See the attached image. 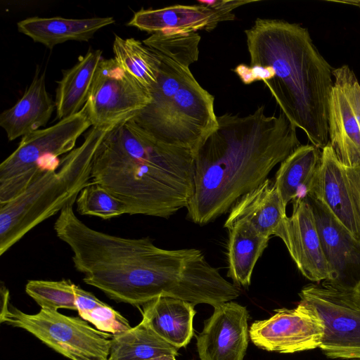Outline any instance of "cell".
<instances>
[{
  "instance_id": "d6a6232c",
  "label": "cell",
  "mask_w": 360,
  "mask_h": 360,
  "mask_svg": "<svg viewBox=\"0 0 360 360\" xmlns=\"http://www.w3.org/2000/svg\"><path fill=\"white\" fill-rule=\"evenodd\" d=\"M174 355H162L158 357L149 359L147 360H176Z\"/></svg>"
},
{
  "instance_id": "1f68e13d",
  "label": "cell",
  "mask_w": 360,
  "mask_h": 360,
  "mask_svg": "<svg viewBox=\"0 0 360 360\" xmlns=\"http://www.w3.org/2000/svg\"><path fill=\"white\" fill-rule=\"evenodd\" d=\"M352 296L355 304L360 309V281L352 288Z\"/></svg>"
},
{
  "instance_id": "7402d4cb",
  "label": "cell",
  "mask_w": 360,
  "mask_h": 360,
  "mask_svg": "<svg viewBox=\"0 0 360 360\" xmlns=\"http://www.w3.org/2000/svg\"><path fill=\"white\" fill-rule=\"evenodd\" d=\"M321 152L312 144L300 145L281 163L274 182L286 207L310 193Z\"/></svg>"
},
{
  "instance_id": "f1b7e54d",
  "label": "cell",
  "mask_w": 360,
  "mask_h": 360,
  "mask_svg": "<svg viewBox=\"0 0 360 360\" xmlns=\"http://www.w3.org/2000/svg\"><path fill=\"white\" fill-rule=\"evenodd\" d=\"M79 316L97 330L111 335H117L132 328L124 316L105 302Z\"/></svg>"
},
{
  "instance_id": "83f0119b",
  "label": "cell",
  "mask_w": 360,
  "mask_h": 360,
  "mask_svg": "<svg viewBox=\"0 0 360 360\" xmlns=\"http://www.w3.org/2000/svg\"><path fill=\"white\" fill-rule=\"evenodd\" d=\"M75 202L77 210L81 215L110 219L129 214V208L124 202L101 185L92 181L82 190Z\"/></svg>"
},
{
  "instance_id": "30bf717a",
  "label": "cell",
  "mask_w": 360,
  "mask_h": 360,
  "mask_svg": "<svg viewBox=\"0 0 360 360\" xmlns=\"http://www.w3.org/2000/svg\"><path fill=\"white\" fill-rule=\"evenodd\" d=\"M152 101L150 91L114 58L99 64L84 108L92 127H109L135 116Z\"/></svg>"
},
{
  "instance_id": "603a6c76",
  "label": "cell",
  "mask_w": 360,
  "mask_h": 360,
  "mask_svg": "<svg viewBox=\"0 0 360 360\" xmlns=\"http://www.w3.org/2000/svg\"><path fill=\"white\" fill-rule=\"evenodd\" d=\"M102 51L89 49L78 58L77 63L63 71L58 82L56 109L59 120L79 112L88 99L96 70L101 60Z\"/></svg>"
},
{
  "instance_id": "277c9868",
  "label": "cell",
  "mask_w": 360,
  "mask_h": 360,
  "mask_svg": "<svg viewBox=\"0 0 360 360\" xmlns=\"http://www.w3.org/2000/svg\"><path fill=\"white\" fill-rule=\"evenodd\" d=\"M250 65L270 66L264 81L287 119L312 145L329 143L328 105L333 68L314 44L308 30L283 20L257 18L245 30Z\"/></svg>"
},
{
  "instance_id": "d6986e66",
  "label": "cell",
  "mask_w": 360,
  "mask_h": 360,
  "mask_svg": "<svg viewBox=\"0 0 360 360\" xmlns=\"http://www.w3.org/2000/svg\"><path fill=\"white\" fill-rule=\"evenodd\" d=\"M141 307V321L163 340L179 349L190 342L193 336L195 304L159 297Z\"/></svg>"
},
{
  "instance_id": "9a60e30c",
  "label": "cell",
  "mask_w": 360,
  "mask_h": 360,
  "mask_svg": "<svg viewBox=\"0 0 360 360\" xmlns=\"http://www.w3.org/2000/svg\"><path fill=\"white\" fill-rule=\"evenodd\" d=\"M323 250L333 271L332 282L353 288L360 281V239L321 201L309 195Z\"/></svg>"
},
{
  "instance_id": "ac0fdd59",
  "label": "cell",
  "mask_w": 360,
  "mask_h": 360,
  "mask_svg": "<svg viewBox=\"0 0 360 360\" xmlns=\"http://www.w3.org/2000/svg\"><path fill=\"white\" fill-rule=\"evenodd\" d=\"M55 108L46 90V73L38 67L22 96L0 115V125L8 139L13 141L46 126Z\"/></svg>"
},
{
  "instance_id": "484cf974",
  "label": "cell",
  "mask_w": 360,
  "mask_h": 360,
  "mask_svg": "<svg viewBox=\"0 0 360 360\" xmlns=\"http://www.w3.org/2000/svg\"><path fill=\"white\" fill-rule=\"evenodd\" d=\"M112 50L118 65L151 92L158 84L160 72L158 57L143 42L134 38L123 39L117 34Z\"/></svg>"
},
{
  "instance_id": "cb8c5ba5",
  "label": "cell",
  "mask_w": 360,
  "mask_h": 360,
  "mask_svg": "<svg viewBox=\"0 0 360 360\" xmlns=\"http://www.w3.org/2000/svg\"><path fill=\"white\" fill-rule=\"evenodd\" d=\"M228 230L227 276L235 285L248 287L255 266L268 246L270 238L260 235L244 221L236 222Z\"/></svg>"
},
{
  "instance_id": "8992f818",
  "label": "cell",
  "mask_w": 360,
  "mask_h": 360,
  "mask_svg": "<svg viewBox=\"0 0 360 360\" xmlns=\"http://www.w3.org/2000/svg\"><path fill=\"white\" fill-rule=\"evenodd\" d=\"M84 107L77 113L22 137L17 148L0 165V204L23 192L40 174L56 170L58 157L72 151L90 127Z\"/></svg>"
},
{
  "instance_id": "5bb4252c",
  "label": "cell",
  "mask_w": 360,
  "mask_h": 360,
  "mask_svg": "<svg viewBox=\"0 0 360 360\" xmlns=\"http://www.w3.org/2000/svg\"><path fill=\"white\" fill-rule=\"evenodd\" d=\"M245 307L229 301L214 307L197 336L200 360H243L249 340Z\"/></svg>"
},
{
  "instance_id": "f546056e",
  "label": "cell",
  "mask_w": 360,
  "mask_h": 360,
  "mask_svg": "<svg viewBox=\"0 0 360 360\" xmlns=\"http://www.w3.org/2000/svg\"><path fill=\"white\" fill-rule=\"evenodd\" d=\"M345 177L360 234V165L352 168L345 167Z\"/></svg>"
},
{
  "instance_id": "4dcf8cb0",
  "label": "cell",
  "mask_w": 360,
  "mask_h": 360,
  "mask_svg": "<svg viewBox=\"0 0 360 360\" xmlns=\"http://www.w3.org/2000/svg\"><path fill=\"white\" fill-rule=\"evenodd\" d=\"M103 303V302L98 299L91 292L84 290L79 286L78 287L77 290L76 306L79 314L91 310Z\"/></svg>"
},
{
  "instance_id": "4fadbf2b",
  "label": "cell",
  "mask_w": 360,
  "mask_h": 360,
  "mask_svg": "<svg viewBox=\"0 0 360 360\" xmlns=\"http://www.w3.org/2000/svg\"><path fill=\"white\" fill-rule=\"evenodd\" d=\"M274 236L284 243L301 274L320 283L332 281L333 271L324 254L316 219L307 198L292 202V213L279 224Z\"/></svg>"
},
{
  "instance_id": "7a4b0ae2",
  "label": "cell",
  "mask_w": 360,
  "mask_h": 360,
  "mask_svg": "<svg viewBox=\"0 0 360 360\" xmlns=\"http://www.w3.org/2000/svg\"><path fill=\"white\" fill-rule=\"evenodd\" d=\"M193 150L162 143L129 118L98 146L91 181L124 202L129 214L168 218L193 193Z\"/></svg>"
},
{
  "instance_id": "2e32d148",
  "label": "cell",
  "mask_w": 360,
  "mask_h": 360,
  "mask_svg": "<svg viewBox=\"0 0 360 360\" xmlns=\"http://www.w3.org/2000/svg\"><path fill=\"white\" fill-rule=\"evenodd\" d=\"M309 195H313L325 204L335 217L360 239L345 167L338 160L329 143L322 149L321 162Z\"/></svg>"
},
{
  "instance_id": "52a82bcc",
  "label": "cell",
  "mask_w": 360,
  "mask_h": 360,
  "mask_svg": "<svg viewBox=\"0 0 360 360\" xmlns=\"http://www.w3.org/2000/svg\"><path fill=\"white\" fill-rule=\"evenodd\" d=\"M0 322L22 328L70 360H108L112 335L91 326L80 316H69L47 309L25 313L9 302L2 284Z\"/></svg>"
},
{
  "instance_id": "e0dca14e",
  "label": "cell",
  "mask_w": 360,
  "mask_h": 360,
  "mask_svg": "<svg viewBox=\"0 0 360 360\" xmlns=\"http://www.w3.org/2000/svg\"><path fill=\"white\" fill-rule=\"evenodd\" d=\"M286 217V206L274 182L266 179L234 203L224 226L228 229L236 222L244 221L260 235L270 238Z\"/></svg>"
},
{
  "instance_id": "ffe728a7",
  "label": "cell",
  "mask_w": 360,
  "mask_h": 360,
  "mask_svg": "<svg viewBox=\"0 0 360 360\" xmlns=\"http://www.w3.org/2000/svg\"><path fill=\"white\" fill-rule=\"evenodd\" d=\"M328 123L329 144L339 162L348 168L360 165V126L345 94L335 81Z\"/></svg>"
},
{
  "instance_id": "44dd1931",
  "label": "cell",
  "mask_w": 360,
  "mask_h": 360,
  "mask_svg": "<svg viewBox=\"0 0 360 360\" xmlns=\"http://www.w3.org/2000/svg\"><path fill=\"white\" fill-rule=\"evenodd\" d=\"M115 22L112 17L83 19L31 17L17 23L20 32L49 49L68 41H87L100 29Z\"/></svg>"
},
{
  "instance_id": "5b68a950",
  "label": "cell",
  "mask_w": 360,
  "mask_h": 360,
  "mask_svg": "<svg viewBox=\"0 0 360 360\" xmlns=\"http://www.w3.org/2000/svg\"><path fill=\"white\" fill-rule=\"evenodd\" d=\"M113 127H92L83 143L60 160L56 170L40 174L19 195L0 204L1 256L35 226L76 202L91 183L96 150Z\"/></svg>"
},
{
  "instance_id": "4316f807",
  "label": "cell",
  "mask_w": 360,
  "mask_h": 360,
  "mask_svg": "<svg viewBox=\"0 0 360 360\" xmlns=\"http://www.w3.org/2000/svg\"><path fill=\"white\" fill-rule=\"evenodd\" d=\"M79 285L70 279L60 281L30 280L26 293L41 307L53 311L59 309L76 310L77 290Z\"/></svg>"
},
{
  "instance_id": "9c48e42d",
  "label": "cell",
  "mask_w": 360,
  "mask_h": 360,
  "mask_svg": "<svg viewBox=\"0 0 360 360\" xmlns=\"http://www.w3.org/2000/svg\"><path fill=\"white\" fill-rule=\"evenodd\" d=\"M299 296L315 307L324 323L323 353L330 359L360 360V309L352 288L323 281L304 286Z\"/></svg>"
},
{
  "instance_id": "836d02e7",
  "label": "cell",
  "mask_w": 360,
  "mask_h": 360,
  "mask_svg": "<svg viewBox=\"0 0 360 360\" xmlns=\"http://www.w3.org/2000/svg\"><path fill=\"white\" fill-rule=\"evenodd\" d=\"M333 1L351 4V5L356 6H358L360 8V1Z\"/></svg>"
},
{
  "instance_id": "7c38bea8",
  "label": "cell",
  "mask_w": 360,
  "mask_h": 360,
  "mask_svg": "<svg viewBox=\"0 0 360 360\" xmlns=\"http://www.w3.org/2000/svg\"><path fill=\"white\" fill-rule=\"evenodd\" d=\"M255 0L198 1V5H173L158 9H141L127 23L149 33L196 32L213 30L219 22L233 20V11Z\"/></svg>"
},
{
  "instance_id": "6da1fadb",
  "label": "cell",
  "mask_w": 360,
  "mask_h": 360,
  "mask_svg": "<svg viewBox=\"0 0 360 360\" xmlns=\"http://www.w3.org/2000/svg\"><path fill=\"white\" fill-rule=\"evenodd\" d=\"M217 122L193 152L187 217L200 226L225 214L300 146L297 127L282 112L267 116L264 106L246 116L226 112Z\"/></svg>"
},
{
  "instance_id": "d4e9b609",
  "label": "cell",
  "mask_w": 360,
  "mask_h": 360,
  "mask_svg": "<svg viewBox=\"0 0 360 360\" xmlns=\"http://www.w3.org/2000/svg\"><path fill=\"white\" fill-rule=\"evenodd\" d=\"M169 344L142 321L130 330L112 335L108 360H147L162 355H178Z\"/></svg>"
},
{
  "instance_id": "ba28073f",
  "label": "cell",
  "mask_w": 360,
  "mask_h": 360,
  "mask_svg": "<svg viewBox=\"0 0 360 360\" xmlns=\"http://www.w3.org/2000/svg\"><path fill=\"white\" fill-rule=\"evenodd\" d=\"M132 119L158 141L193 152L218 124L214 97L193 75L163 107Z\"/></svg>"
},
{
  "instance_id": "3957f363",
  "label": "cell",
  "mask_w": 360,
  "mask_h": 360,
  "mask_svg": "<svg viewBox=\"0 0 360 360\" xmlns=\"http://www.w3.org/2000/svg\"><path fill=\"white\" fill-rule=\"evenodd\" d=\"M75 202L63 208L53 229L70 247L85 283L138 308L174 290L181 269L176 250L160 248L149 237L123 238L95 230L77 217Z\"/></svg>"
},
{
  "instance_id": "8fae6325",
  "label": "cell",
  "mask_w": 360,
  "mask_h": 360,
  "mask_svg": "<svg viewBox=\"0 0 360 360\" xmlns=\"http://www.w3.org/2000/svg\"><path fill=\"white\" fill-rule=\"evenodd\" d=\"M275 312L252 323L249 336L255 346L282 354L319 348L324 323L313 305L300 300L295 308L277 309Z\"/></svg>"
}]
</instances>
